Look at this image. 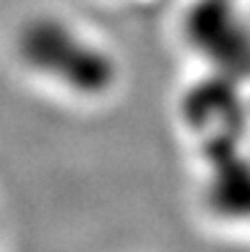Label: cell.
Instances as JSON below:
<instances>
[{
    "label": "cell",
    "mask_w": 250,
    "mask_h": 252,
    "mask_svg": "<svg viewBox=\"0 0 250 252\" xmlns=\"http://www.w3.org/2000/svg\"><path fill=\"white\" fill-rule=\"evenodd\" d=\"M16 43L21 62L46 82L64 84L67 90L90 92V90H102V84L107 79L110 64L105 56L71 59L74 54L92 49L95 43L84 41V36H79L64 21L36 18L21 28Z\"/></svg>",
    "instance_id": "cell-1"
}]
</instances>
